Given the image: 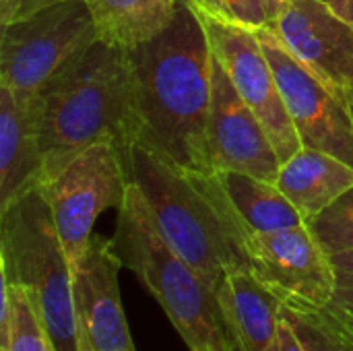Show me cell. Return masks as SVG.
Listing matches in <instances>:
<instances>
[{
    "mask_svg": "<svg viewBox=\"0 0 353 351\" xmlns=\"http://www.w3.org/2000/svg\"><path fill=\"white\" fill-rule=\"evenodd\" d=\"M134 89V145L186 172H213L207 145L213 52L190 0L170 25L128 50Z\"/></svg>",
    "mask_w": 353,
    "mask_h": 351,
    "instance_id": "6da1fadb",
    "label": "cell"
},
{
    "mask_svg": "<svg viewBox=\"0 0 353 351\" xmlns=\"http://www.w3.org/2000/svg\"><path fill=\"white\" fill-rule=\"evenodd\" d=\"M41 184L79 153L114 143L124 161L134 145V89L128 50L95 39L37 93ZM39 184V186H41Z\"/></svg>",
    "mask_w": 353,
    "mask_h": 351,
    "instance_id": "7a4b0ae2",
    "label": "cell"
},
{
    "mask_svg": "<svg viewBox=\"0 0 353 351\" xmlns=\"http://www.w3.org/2000/svg\"><path fill=\"white\" fill-rule=\"evenodd\" d=\"M126 168L168 244L215 292L228 271L248 267L242 232L196 172H186L141 145L130 147Z\"/></svg>",
    "mask_w": 353,
    "mask_h": 351,
    "instance_id": "3957f363",
    "label": "cell"
},
{
    "mask_svg": "<svg viewBox=\"0 0 353 351\" xmlns=\"http://www.w3.org/2000/svg\"><path fill=\"white\" fill-rule=\"evenodd\" d=\"M114 250L159 302L190 351H236L217 292L168 244L134 182L118 209Z\"/></svg>",
    "mask_w": 353,
    "mask_h": 351,
    "instance_id": "277c9868",
    "label": "cell"
},
{
    "mask_svg": "<svg viewBox=\"0 0 353 351\" xmlns=\"http://www.w3.org/2000/svg\"><path fill=\"white\" fill-rule=\"evenodd\" d=\"M0 275L29 294L54 350L83 351L72 267L39 186L0 211Z\"/></svg>",
    "mask_w": 353,
    "mask_h": 351,
    "instance_id": "5b68a950",
    "label": "cell"
},
{
    "mask_svg": "<svg viewBox=\"0 0 353 351\" xmlns=\"http://www.w3.org/2000/svg\"><path fill=\"white\" fill-rule=\"evenodd\" d=\"M0 87L33 97L95 39L85 0H60L0 25Z\"/></svg>",
    "mask_w": 353,
    "mask_h": 351,
    "instance_id": "8992f818",
    "label": "cell"
},
{
    "mask_svg": "<svg viewBox=\"0 0 353 351\" xmlns=\"http://www.w3.org/2000/svg\"><path fill=\"white\" fill-rule=\"evenodd\" d=\"M128 184L120 149L114 143H97L39 186L72 269L93 238L97 217L108 209H120Z\"/></svg>",
    "mask_w": 353,
    "mask_h": 351,
    "instance_id": "52a82bcc",
    "label": "cell"
},
{
    "mask_svg": "<svg viewBox=\"0 0 353 351\" xmlns=\"http://www.w3.org/2000/svg\"><path fill=\"white\" fill-rule=\"evenodd\" d=\"M248 269L285 306L296 310H325L337 290L329 254L310 228L252 234L244 244Z\"/></svg>",
    "mask_w": 353,
    "mask_h": 351,
    "instance_id": "ba28073f",
    "label": "cell"
},
{
    "mask_svg": "<svg viewBox=\"0 0 353 351\" xmlns=\"http://www.w3.org/2000/svg\"><path fill=\"white\" fill-rule=\"evenodd\" d=\"M199 12V10H196ZM211 43V52L232 79L240 97L250 106L271 137L281 163L302 149V141L290 120L283 95L259 31L223 23L199 12Z\"/></svg>",
    "mask_w": 353,
    "mask_h": 351,
    "instance_id": "9c48e42d",
    "label": "cell"
},
{
    "mask_svg": "<svg viewBox=\"0 0 353 351\" xmlns=\"http://www.w3.org/2000/svg\"><path fill=\"white\" fill-rule=\"evenodd\" d=\"M259 35L302 147L331 153L353 166L352 108L283 48L273 27L261 29Z\"/></svg>",
    "mask_w": 353,
    "mask_h": 351,
    "instance_id": "30bf717a",
    "label": "cell"
},
{
    "mask_svg": "<svg viewBox=\"0 0 353 351\" xmlns=\"http://www.w3.org/2000/svg\"><path fill=\"white\" fill-rule=\"evenodd\" d=\"M273 29L283 48L352 108V25L325 0H285Z\"/></svg>",
    "mask_w": 353,
    "mask_h": 351,
    "instance_id": "8fae6325",
    "label": "cell"
},
{
    "mask_svg": "<svg viewBox=\"0 0 353 351\" xmlns=\"http://www.w3.org/2000/svg\"><path fill=\"white\" fill-rule=\"evenodd\" d=\"M207 145L213 172L234 170L277 182L281 157L263 122L240 97L232 79L215 56L211 74Z\"/></svg>",
    "mask_w": 353,
    "mask_h": 351,
    "instance_id": "7c38bea8",
    "label": "cell"
},
{
    "mask_svg": "<svg viewBox=\"0 0 353 351\" xmlns=\"http://www.w3.org/2000/svg\"><path fill=\"white\" fill-rule=\"evenodd\" d=\"M122 263L112 238L93 236L72 269L74 310L83 351H137L120 300Z\"/></svg>",
    "mask_w": 353,
    "mask_h": 351,
    "instance_id": "4fadbf2b",
    "label": "cell"
},
{
    "mask_svg": "<svg viewBox=\"0 0 353 351\" xmlns=\"http://www.w3.org/2000/svg\"><path fill=\"white\" fill-rule=\"evenodd\" d=\"M37 95L0 87V211L41 184Z\"/></svg>",
    "mask_w": 353,
    "mask_h": 351,
    "instance_id": "5bb4252c",
    "label": "cell"
},
{
    "mask_svg": "<svg viewBox=\"0 0 353 351\" xmlns=\"http://www.w3.org/2000/svg\"><path fill=\"white\" fill-rule=\"evenodd\" d=\"M199 176L244 234V240L252 234H267L306 223L275 182L234 170L199 172Z\"/></svg>",
    "mask_w": 353,
    "mask_h": 351,
    "instance_id": "9a60e30c",
    "label": "cell"
},
{
    "mask_svg": "<svg viewBox=\"0 0 353 351\" xmlns=\"http://www.w3.org/2000/svg\"><path fill=\"white\" fill-rule=\"evenodd\" d=\"M217 300L236 351H279L281 300L248 267L228 271Z\"/></svg>",
    "mask_w": 353,
    "mask_h": 351,
    "instance_id": "2e32d148",
    "label": "cell"
},
{
    "mask_svg": "<svg viewBox=\"0 0 353 351\" xmlns=\"http://www.w3.org/2000/svg\"><path fill=\"white\" fill-rule=\"evenodd\" d=\"M275 184L310 223L352 188L353 166L331 153L302 147L281 163Z\"/></svg>",
    "mask_w": 353,
    "mask_h": 351,
    "instance_id": "e0dca14e",
    "label": "cell"
},
{
    "mask_svg": "<svg viewBox=\"0 0 353 351\" xmlns=\"http://www.w3.org/2000/svg\"><path fill=\"white\" fill-rule=\"evenodd\" d=\"M97 39L132 50L163 31L180 0H85Z\"/></svg>",
    "mask_w": 353,
    "mask_h": 351,
    "instance_id": "ac0fdd59",
    "label": "cell"
},
{
    "mask_svg": "<svg viewBox=\"0 0 353 351\" xmlns=\"http://www.w3.org/2000/svg\"><path fill=\"white\" fill-rule=\"evenodd\" d=\"M2 277L0 351H56L29 294Z\"/></svg>",
    "mask_w": 353,
    "mask_h": 351,
    "instance_id": "d6986e66",
    "label": "cell"
},
{
    "mask_svg": "<svg viewBox=\"0 0 353 351\" xmlns=\"http://www.w3.org/2000/svg\"><path fill=\"white\" fill-rule=\"evenodd\" d=\"M281 317L306 351H353V339L327 310H296L281 304Z\"/></svg>",
    "mask_w": 353,
    "mask_h": 351,
    "instance_id": "ffe728a7",
    "label": "cell"
},
{
    "mask_svg": "<svg viewBox=\"0 0 353 351\" xmlns=\"http://www.w3.org/2000/svg\"><path fill=\"white\" fill-rule=\"evenodd\" d=\"M190 2L203 14L252 31L273 27L285 4V0H190Z\"/></svg>",
    "mask_w": 353,
    "mask_h": 351,
    "instance_id": "44dd1931",
    "label": "cell"
},
{
    "mask_svg": "<svg viewBox=\"0 0 353 351\" xmlns=\"http://www.w3.org/2000/svg\"><path fill=\"white\" fill-rule=\"evenodd\" d=\"M323 250L331 257L353 248V186L329 205L319 217L306 223Z\"/></svg>",
    "mask_w": 353,
    "mask_h": 351,
    "instance_id": "7402d4cb",
    "label": "cell"
},
{
    "mask_svg": "<svg viewBox=\"0 0 353 351\" xmlns=\"http://www.w3.org/2000/svg\"><path fill=\"white\" fill-rule=\"evenodd\" d=\"M54 2H60V0H0V25L19 21Z\"/></svg>",
    "mask_w": 353,
    "mask_h": 351,
    "instance_id": "603a6c76",
    "label": "cell"
},
{
    "mask_svg": "<svg viewBox=\"0 0 353 351\" xmlns=\"http://www.w3.org/2000/svg\"><path fill=\"white\" fill-rule=\"evenodd\" d=\"M329 259H331L337 288H353V248L331 254Z\"/></svg>",
    "mask_w": 353,
    "mask_h": 351,
    "instance_id": "cb8c5ba5",
    "label": "cell"
},
{
    "mask_svg": "<svg viewBox=\"0 0 353 351\" xmlns=\"http://www.w3.org/2000/svg\"><path fill=\"white\" fill-rule=\"evenodd\" d=\"M325 310L341 321L353 323V288H337L331 304Z\"/></svg>",
    "mask_w": 353,
    "mask_h": 351,
    "instance_id": "d4e9b609",
    "label": "cell"
},
{
    "mask_svg": "<svg viewBox=\"0 0 353 351\" xmlns=\"http://www.w3.org/2000/svg\"><path fill=\"white\" fill-rule=\"evenodd\" d=\"M279 317H281V312H279ZM279 351H306L283 317L279 319Z\"/></svg>",
    "mask_w": 353,
    "mask_h": 351,
    "instance_id": "484cf974",
    "label": "cell"
},
{
    "mask_svg": "<svg viewBox=\"0 0 353 351\" xmlns=\"http://www.w3.org/2000/svg\"><path fill=\"white\" fill-rule=\"evenodd\" d=\"M325 2L353 27V0H325Z\"/></svg>",
    "mask_w": 353,
    "mask_h": 351,
    "instance_id": "4316f807",
    "label": "cell"
},
{
    "mask_svg": "<svg viewBox=\"0 0 353 351\" xmlns=\"http://www.w3.org/2000/svg\"><path fill=\"white\" fill-rule=\"evenodd\" d=\"M329 314H331V312H329ZM331 317H333V314H331ZM333 319H335V321H337V323H339V325L343 327V331H345V333H347V335H350V337H352V339H353V323H347V321H341V319H337V317H333Z\"/></svg>",
    "mask_w": 353,
    "mask_h": 351,
    "instance_id": "83f0119b",
    "label": "cell"
},
{
    "mask_svg": "<svg viewBox=\"0 0 353 351\" xmlns=\"http://www.w3.org/2000/svg\"><path fill=\"white\" fill-rule=\"evenodd\" d=\"M352 114H353V106H352Z\"/></svg>",
    "mask_w": 353,
    "mask_h": 351,
    "instance_id": "f1b7e54d",
    "label": "cell"
}]
</instances>
